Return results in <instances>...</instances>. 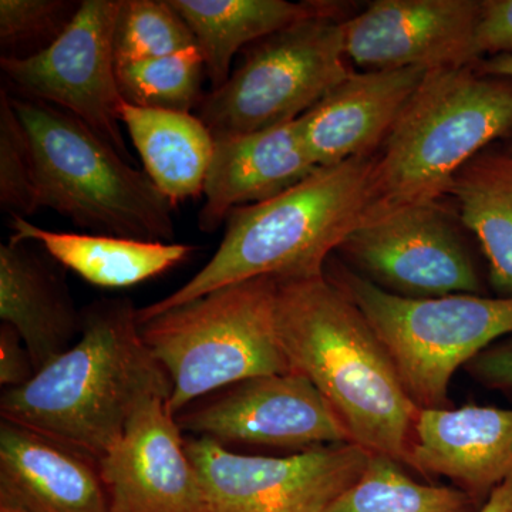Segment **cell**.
Masks as SVG:
<instances>
[{"label": "cell", "mask_w": 512, "mask_h": 512, "mask_svg": "<svg viewBox=\"0 0 512 512\" xmlns=\"http://www.w3.org/2000/svg\"><path fill=\"white\" fill-rule=\"evenodd\" d=\"M338 3L248 46L227 82L205 94L197 116L212 137L254 133L301 119L349 76Z\"/></svg>", "instance_id": "obj_8"}, {"label": "cell", "mask_w": 512, "mask_h": 512, "mask_svg": "<svg viewBox=\"0 0 512 512\" xmlns=\"http://www.w3.org/2000/svg\"><path fill=\"white\" fill-rule=\"evenodd\" d=\"M113 45L119 64L174 55L197 42L168 0H121Z\"/></svg>", "instance_id": "obj_26"}, {"label": "cell", "mask_w": 512, "mask_h": 512, "mask_svg": "<svg viewBox=\"0 0 512 512\" xmlns=\"http://www.w3.org/2000/svg\"><path fill=\"white\" fill-rule=\"evenodd\" d=\"M476 69L487 76L512 79V55L488 57L476 64ZM510 153L512 154V147Z\"/></svg>", "instance_id": "obj_33"}, {"label": "cell", "mask_w": 512, "mask_h": 512, "mask_svg": "<svg viewBox=\"0 0 512 512\" xmlns=\"http://www.w3.org/2000/svg\"><path fill=\"white\" fill-rule=\"evenodd\" d=\"M80 2L72 0H2L0 59H26L43 52L62 36Z\"/></svg>", "instance_id": "obj_27"}, {"label": "cell", "mask_w": 512, "mask_h": 512, "mask_svg": "<svg viewBox=\"0 0 512 512\" xmlns=\"http://www.w3.org/2000/svg\"><path fill=\"white\" fill-rule=\"evenodd\" d=\"M120 119L143 160L144 171L168 200L177 205L202 195L214 137L200 117L124 101Z\"/></svg>", "instance_id": "obj_21"}, {"label": "cell", "mask_w": 512, "mask_h": 512, "mask_svg": "<svg viewBox=\"0 0 512 512\" xmlns=\"http://www.w3.org/2000/svg\"><path fill=\"white\" fill-rule=\"evenodd\" d=\"M121 97L133 106L178 113L198 109L207 70L198 47L157 59L116 64Z\"/></svg>", "instance_id": "obj_25"}, {"label": "cell", "mask_w": 512, "mask_h": 512, "mask_svg": "<svg viewBox=\"0 0 512 512\" xmlns=\"http://www.w3.org/2000/svg\"><path fill=\"white\" fill-rule=\"evenodd\" d=\"M82 311L77 342L25 386L6 389L0 416L99 463L143 404L170 400L173 383L144 343L130 298Z\"/></svg>", "instance_id": "obj_1"}, {"label": "cell", "mask_w": 512, "mask_h": 512, "mask_svg": "<svg viewBox=\"0 0 512 512\" xmlns=\"http://www.w3.org/2000/svg\"><path fill=\"white\" fill-rule=\"evenodd\" d=\"M120 6L121 0H83L52 46L26 59H0V69L10 93L73 114L131 164L113 45Z\"/></svg>", "instance_id": "obj_9"}, {"label": "cell", "mask_w": 512, "mask_h": 512, "mask_svg": "<svg viewBox=\"0 0 512 512\" xmlns=\"http://www.w3.org/2000/svg\"><path fill=\"white\" fill-rule=\"evenodd\" d=\"M335 254L367 281L403 298L483 295L477 266L440 202L360 222Z\"/></svg>", "instance_id": "obj_11"}, {"label": "cell", "mask_w": 512, "mask_h": 512, "mask_svg": "<svg viewBox=\"0 0 512 512\" xmlns=\"http://www.w3.org/2000/svg\"><path fill=\"white\" fill-rule=\"evenodd\" d=\"M429 70L350 73L299 123L303 143L318 167L376 156L407 101Z\"/></svg>", "instance_id": "obj_17"}, {"label": "cell", "mask_w": 512, "mask_h": 512, "mask_svg": "<svg viewBox=\"0 0 512 512\" xmlns=\"http://www.w3.org/2000/svg\"><path fill=\"white\" fill-rule=\"evenodd\" d=\"M299 119L254 133L214 137L198 228L215 234L237 208L284 194L318 170Z\"/></svg>", "instance_id": "obj_16"}, {"label": "cell", "mask_w": 512, "mask_h": 512, "mask_svg": "<svg viewBox=\"0 0 512 512\" xmlns=\"http://www.w3.org/2000/svg\"><path fill=\"white\" fill-rule=\"evenodd\" d=\"M409 467L444 477L483 505L512 476V409H420Z\"/></svg>", "instance_id": "obj_15"}, {"label": "cell", "mask_w": 512, "mask_h": 512, "mask_svg": "<svg viewBox=\"0 0 512 512\" xmlns=\"http://www.w3.org/2000/svg\"><path fill=\"white\" fill-rule=\"evenodd\" d=\"M184 19L205 62L212 90L227 82L239 50L308 18L315 2L168 0Z\"/></svg>", "instance_id": "obj_22"}, {"label": "cell", "mask_w": 512, "mask_h": 512, "mask_svg": "<svg viewBox=\"0 0 512 512\" xmlns=\"http://www.w3.org/2000/svg\"><path fill=\"white\" fill-rule=\"evenodd\" d=\"M464 369L481 386L512 399V333L488 346Z\"/></svg>", "instance_id": "obj_30"}, {"label": "cell", "mask_w": 512, "mask_h": 512, "mask_svg": "<svg viewBox=\"0 0 512 512\" xmlns=\"http://www.w3.org/2000/svg\"><path fill=\"white\" fill-rule=\"evenodd\" d=\"M323 275L363 313L419 409L448 407L457 370L512 333V298H403L367 281L336 255Z\"/></svg>", "instance_id": "obj_7"}, {"label": "cell", "mask_w": 512, "mask_h": 512, "mask_svg": "<svg viewBox=\"0 0 512 512\" xmlns=\"http://www.w3.org/2000/svg\"><path fill=\"white\" fill-rule=\"evenodd\" d=\"M0 507L110 512L96 461L8 420L0 423Z\"/></svg>", "instance_id": "obj_18"}, {"label": "cell", "mask_w": 512, "mask_h": 512, "mask_svg": "<svg viewBox=\"0 0 512 512\" xmlns=\"http://www.w3.org/2000/svg\"><path fill=\"white\" fill-rule=\"evenodd\" d=\"M375 163L372 156L319 167L284 194L232 211L210 261L181 288L138 309V323L248 279L323 276L330 256L365 218Z\"/></svg>", "instance_id": "obj_3"}, {"label": "cell", "mask_w": 512, "mask_h": 512, "mask_svg": "<svg viewBox=\"0 0 512 512\" xmlns=\"http://www.w3.org/2000/svg\"><path fill=\"white\" fill-rule=\"evenodd\" d=\"M477 512H512V476L495 488Z\"/></svg>", "instance_id": "obj_32"}, {"label": "cell", "mask_w": 512, "mask_h": 512, "mask_svg": "<svg viewBox=\"0 0 512 512\" xmlns=\"http://www.w3.org/2000/svg\"><path fill=\"white\" fill-rule=\"evenodd\" d=\"M0 208L26 220L42 210L32 148L5 87L0 89Z\"/></svg>", "instance_id": "obj_28"}, {"label": "cell", "mask_w": 512, "mask_h": 512, "mask_svg": "<svg viewBox=\"0 0 512 512\" xmlns=\"http://www.w3.org/2000/svg\"><path fill=\"white\" fill-rule=\"evenodd\" d=\"M168 400L137 410L99 463L110 512H210Z\"/></svg>", "instance_id": "obj_14"}, {"label": "cell", "mask_w": 512, "mask_h": 512, "mask_svg": "<svg viewBox=\"0 0 512 512\" xmlns=\"http://www.w3.org/2000/svg\"><path fill=\"white\" fill-rule=\"evenodd\" d=\"M8 94L32 148L40 208L92 234L174 242L177 205L146 171L124 160L73 114Z\"/></svg>", "instance_id": "obj_5"}, {"label": "cell", "mask_w": 512, "mask_h": 512, "mask_svg": "<svg viewBox=\"0 0 512 512\" xmlns=\"http://www.w3.org/2000/svg\"><path fill=\"white\" fill-rule=\"evenodd\" d=\"M56 264L29 242L0 245V319L19 333L35 372L72 348L83 328Z\"/></svg>", "instance_id": "obj_19"}, {"label": "cell", "mask_w": 512, "mask_h": 512, "mask_svg": "<svg viewBox=\"0 0 512 512\" xmlns=\"http://www.w3.org/2000/svg\"><path fill=\"white\" fill-rule=\"evenodd\" d=\"M25 343L8 323L0 326V384L6 389L25 386L35 376Z\"/></svg>", "instance_id": "obj_31"}, {"label": "cell", "mask_w": 512, "mask_h": 512, "mask_svg": "<svg viewBox=\"0 0 512 512\" xmlns=\"http://www.w3.org/2000/svg\"><path fill=\"white\" fill-rule=\"evenodd\" d=\"M276 329L292 372L315 384L350 443L409 467L420 409L348 296L325 275L276 281Z\"/></svg>", "instance_id": "obj_2"}, {"label": "cell", "mask_w": 512, "mask_h": 512, "mask_svg": "<svg viewBox=\"0 0 512 512\" xmlns=\"http://www.w3.org/2000/svg\"><path fill=\"white\" fill-rule=\"evenodd\" d=\"M480 0H375L343 22L346 59L365 69H457L474 49Z\"/></svg>", "instance_id": "obj_13"}, {"label": "cell", "mask_w": 512, "mask_h": 512, "mask_svg": "<svg viewBox=\"0 0 512 512\" xmlns=\"http://www.w3.org/2000/svg\"><path fill=\"white\" fill-rule=\"evenodd\" d=\"M181 431L218 443L295 450L350 443L315 384L298 372L251 377L198 400L175 416Z\"/></svg>", "instance_id": "obj_12"}, {"label": "cell", "mask_w": 512, "mask_h": 512, "mask_svg": "<svg viewBox=\"0 0 512 512\" xmlns=\"http://www.w3.org/2000/svg\"><path fill=\"white\" fill-rule=\"evenodd\" d=\"M210 512H325L362 476L370 453L332 444L286 457L232 453L208 437L185 440Z\"/></svg>", "instance_id": "obj_10"}, {"label": "cell", "mask_w": 512, "mask_h": 512, "mask_svg": "<svg viewBox=\"0 0 512 512\" xmlns=\"http://www.w3.org/2000/svg\"><path fill=\"white\" fill-rule=\"evenodd\" d=\"M10 241L32 242L89 284L121 289L157 278L185 261L194 247L109 235L50 231L23 217H10Z\"/></svg>", "instance_id": "obj_20"}, {"label": "cell", "mask_w": 512, "mask_h": 512, "mask_svg": "<svg viewBox=\"0 0 512 512\" xmlns=\"http://www.w3.org/2000/svg\"><path fill=\"white\" fill-rule=\"evenodd\" d=\"M0 512H23V511L15 510V508L0 507Z\"/></svg>", "instance_id": "obj_34"}, {"label": "cell", "mask_w": 512, "mask_h": 512, "mask_svg": "<svg viewBox=\"0 0 512 512\" xmlns=\"http://www.w3.org/2000/svg\"><path fill=\"white\" fill-rule=\"evenodd\" d=\"M173 393L168 412L232 384L292 372L276 329V279L254 278L215 289L140 325Z\"/></svg>", "instance_id": "obj_6"}, {"label": "cell", "mask_w": 512, "mask_h": 512, "mask_svg": "<svg viewBox=\"0 0 512 512\" xmlns=\"http://www.w3.org/2000/svg\"><path fill=\"white\" fill-rule=\"evenodd\" d=\"M448 195L480 242L498 298H512V154H478L456 175Z\"/></svg>", "instance_id": "obj_23"}, {"label": "cell", "mask_w": 512, "mask_h": 512, "mask_svg": "<svg viewBox=\"0 0 512 512\" xmlns=\"http://www.w3.org/2000/svg\"><path fill=\"white\" fill-rule=\"evenodd\" d=\"M402 463L370 453L362 476L325 512H477L481 505L466 491L448 485L423 484Z\"/></svg>", "instance_id": "obj_24"}, {"label": "cell", "mask_w": 512, "mask_h": 512, "mask_svg": "<svg viewBox=\"0 0 512 512\" xmlns=\"http://www.w3.org/2000/svg\"><path fill=\"white\" fill-rule=\"evenodd\" d=\"M511 134L512 79L476 66L429 70L376 154L363 221L440 202L464 165Z\"/></svg>", "instance_id": "obj_4"}, {"label": "cell", "mask_w": 512, "mask_h": 512, "mask_svg": "<svg viewBox=\"0 0 512 512\" xmlns=\"http://www.w3.org/2000/svg\"><path fill=\"white\" fill-rule=\"evenodd\" d=\"M474 49L484 56L512 55V0H480Z\"/></svg>", "instance_id": "obj_29"}]
</instances>
